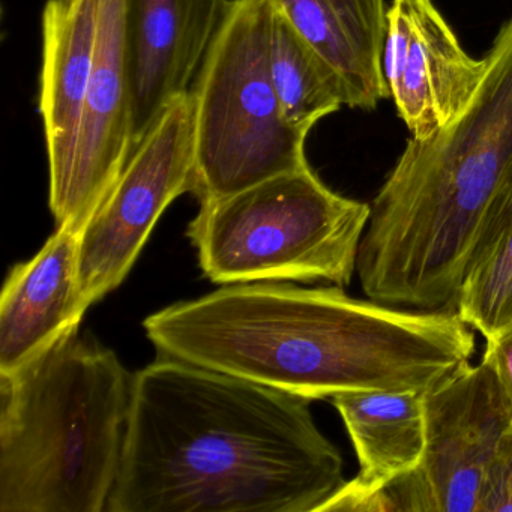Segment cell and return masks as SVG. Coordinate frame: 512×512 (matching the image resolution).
Wrapping results in <instances>:
<instances>
[{
	"label": "cell",
	"mask_w": 512,
	"mask_h": 512,
	"mask_svg": "<svg viewBox=\"0 0 512 512\" xmlns=\"http://www.w3.org/2000/svg\"><path fill=\"white\" fill-rule=\"evenodd\" d=\"M161 356L308 400L427 392L476 349L455 310H406L343 287L227 284L143 322Z\"/></svg>",
	"instance_id": "obj_2"
},
{
	"label": "cell",
	"mask_w": 512,
	"mask_h": 512,
	"mask_svg": "<svg viewBox=\"0 0 512 512\" xmlns=\"http://www.w3.org/2000/svg\"><path fill=\"white\" fill-rule=\"evenodd\" d=\"M227 4V0H125L134 148L164 109L191 91Z\"/></svg>",
	"instance_id": "obj_11"
},
{
	"label": "cell",
	"mask_w": 512,
	"mask_h": 512,
	"mask_svg": "<svg viewBox=\"0 0 512 512\" xmlns=\"http://www.w3.org/2000/svg\"><path fill=\"white\" fill-rule=\"evenodd\" d=\"M274 0H232L191 88L200 203L307 169L308 134L284 118L271 73Z\"/></svg>",
	"instance_id": "obj_6"
},
{
	"label": "cell",
	"mask_w": 512,
	"mask_h": 512,
	"mask_svg": "<svg viewBox=\"0 0 512 512\" xmlns=\"http://www.w3.org/2000/svg\"><path fill=\"white\" fill-rule=\"evenodd\" d=\"M331 400L352 440L359 473L319 511H380V491L421 463L425 392H347Z\"/></svg>",
	"instance_id": "obj_14"
},
{
	"label": "cell",
	"mask_w": 512,
	"mask_h": 512,
	"mask_svg": "<svg viewBox=\"0 0 512 512\" xmlns=\"http://www.w3.org/2000/svg\"><path fill=\"white\" fill-rule=\"evenodd\" d=\"M196 121L193 92L173 100L80 235L79 287L89 307L125 280L173 200L193 191Z\"/></svg>",
	"instance_id": "obj_8"
},
{
	"label": "cell",
	"mask_w": 512,
	"mask_h": 512,
	"mask_svg": "<svg viewBox=\"0 0 512 512\" xmlns=\"http://www.w3.org/2000/svg\"><path fill=\"white\" fill-rule=\"evenodd\" d=\"M488 512H512V464L499 490L494 494Z\"/></svg>",
	"instance_id": "obj_19"
},
{
	"label": "cell",
	"mask_w": 512,
	"mask_h": 512,
	"mask_svg": "<svg viewBox=\"0 0 512 512\" xmlns=\"http://www.w3.org/2000/svg\"><path fill=\"white\" fill-rule=\"evenodd\" d=\"M98 0H49L43 13L40 113L50 173V209L67 196L94 65Z\"/></svg>",
	"instance_id": "obj_13"
},
{
	"label": "cell",
	"mask_w": 512,
	"mask_h": 512,
	"mask_svg": "<svg viewBox=\"0 0 512 512\" xmlns=\"http://www.w3.org/2000/svg\"><path fill=\"white\" fill-rule=\"evenodd\" d=\"M466 109L410 139L371 203L358 272L368 298L455 310L482 232L512 185V17L485 56Z\"/></svg>",
	"instance_id": "obj_3"
},
{
	"label": "cell",
	"mask_w": 512,
	"mask_h": 512,
	"mask_svg": "<svg viewBox=\"0 0 512 512\" xmlns=\"http://www.w3.org/2000/svg\"><path fill=\"white\" fill-rule=\"evenodd\" d=\"M125 0H98V32L73 175L53 212L56 229L82 235L134 152Z\"/></svg>",
	"instance_id": "obj_10"
},
{
	"label": "cell",
	"mask_w": 512,
	"mask_h": 512,
	"mask_svg": "<svg viewBox=\"0 0 512 512\" xmlns=\"http://www.w3.org/2000/svg\"><path fill=\"white\" fill-rule=\"evenodd\" d=\"M371 206L329 190L307 167L200 203L187 236L217 284L328 281L346 287Z\"/></svg>",
	"instance_id": "obj_5"
},
{
	"label": "cell",
	"mask_w": 512,
	"mask_h": 512,
	"mask_svg": "<svg viewBox=\"0 0 512 512\" xmlns=\"http://www.w3.org/2000/svg\"><path fill=\"white\" fill-rule=\"evenodd\" d=\"M79 250L80 235L56 229L37 256L11 269L0 301V377L79 329L89 308L80 293Z\"/></svg>",
	"instance_id": "obj_12"
},
{
	"label": "cell",
	"mask_w": 512,
	"mask_h": 512,
	"mask_svg": "<svg viewBox=\"0 0 512 512\" xmlns=\"http://www.w3.org/2000/svg\"><path fill=\"white\" fill-rule=\"evenodd\" d=\"M310 403L163 356L134 374L107 511H319L346 479Z\"/></svg>",
	"instance_id": "obj_1"
},
{
	"label": "cell",
	"mask_w": 512,
	"mask_h": 512,
	"mask_svg": "<svg viewBox=\"0 0 512 512\" xmlns=\"http://www.w3.org/2000/svg\"><path fill=\"white\" fill-rule=\"evenodd\" d=\"M481 362L496 377L512 416V325L485 338Z\"/></svg>",
	"instance_id": "obj_18"
},
{
	"label": "cell",
	"mask_w": 512,
	"mask_h": 512,
	"mask_svg": "<svg viewBox=\"0 0 512 512\" xmlns=\"http://www.w3.org/2000/svg\"><path fill=\"white\" fill-rule=\"evenodd\" d=\"M311 49L337 74L344 106L373 110L389 95L383 70L385 0H275Z\"/></svg>",
	"instance_id": "obj_15"
},
{
	"label": "cell",
	"mask_w": 512,
	"mask_h": 512,
	"mask_svg": "<svg viewBox=\"0 0 512 512\" xmlns=\"http://www.w3.org/2000/svg\"><path fill=\"white\" fill-rule=\"evenodd\" d=\"M383 70L412 139H430L466 109L485 73L433 0H394L388 10Z\"/></svg>",
	"instance_id": "obj_9"
},
{
	"label": "cell",
	"mask_w": 512,
	"mask_h": 512,
	"mask_svg": "<svg viewBox=\"0 0 512 512\" xmlns=\"http://www.w3.org/2000/svg\"><path fill=\"white\" fill-rule=\"evenodd\" d=\"M271 34V73L284 118L292 127L311 128L344 106L337 74L301 37L274 0Z\"/></svg>",
	"instance_id": "obj_16"
},
{
	"label": "cell",
	"mask_w": 512,
	"mask_h": 512,
	"mask_svg": "<svg viewBox=\"0 0 512 512\" xmlns=\"http://www.w3.org/2000/svg\"><path fill=\"white\" fill-rule=\"evenodd\" d=\"M455 311L484 340L512 325V185L476 245Z\"/></svg>",
	"instance_id": "obj_17"
},
{
	"label": "cell",
	"mask_w": 512,
	"mask_h": 512,
	"mask_svg": "<svg viewBox=\"0 0 512 512\" xmlns=\"http://www.w3.org/2000/svg\"><path fill=\"white\" fill-rule=\"evenodd\" d=\"M133 383L118 355L79 329L0 377V512L107 511Z\"/></svg>",
	"instance_id": "obj_4"
},
{
	"label": "cell",
	"mask_w": 512,
	"mask_h": 512,
	"mask_svg": "<svg viewBox=\"0 0 512 512\" xmlns=\"http://www.w3.org/2000/svg\"><path fill=\"white\" fill-rule=\"evenodd\" d=\"M425 449L379 493L380 511L488 512L512 464V416L487 365L469 361L425 392Z\"/></svg>",
	"instance_id": "obj_7"
}]
</instances>
